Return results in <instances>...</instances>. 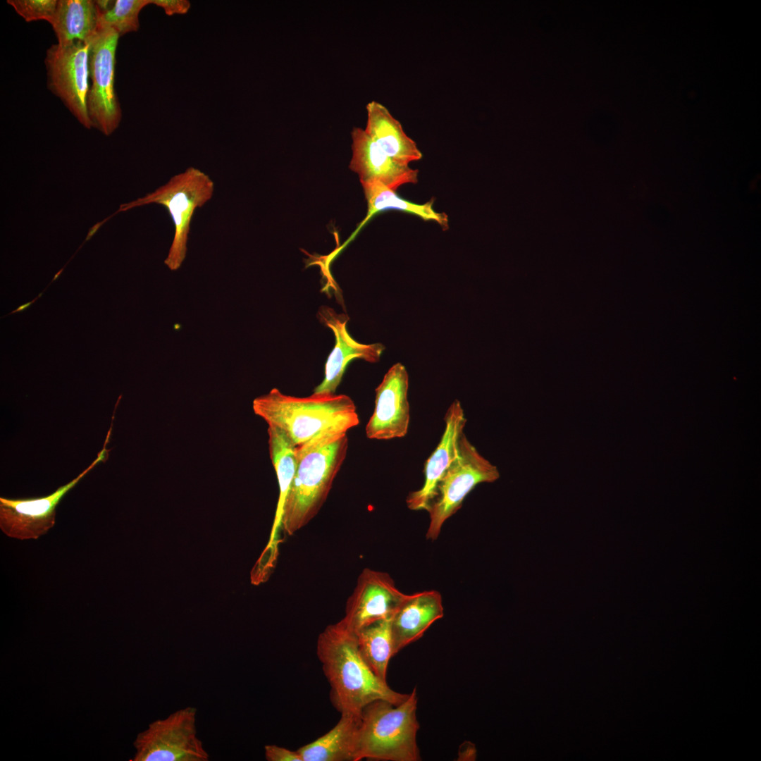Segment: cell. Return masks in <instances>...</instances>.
Listing matches in <instances>:
<instances>
[{
  "mask_svg": "<svg viewBox=\"0 0 761 761\" xmlns=\"http://www.w3.org/2000/svg\"><path fill=\"white\" fill-rule=\"evenodd\" d=\"M316 653L330 686L331 703L341 714L361 715L378 700L399 705L409 695L394 691L373 673L359 652L356 632L342 619L319 634Z\"/></svg>",
  "mask_w": 761,
  "mask_h": 761,
  "instance_id": "obj_1",
  "label": "cell"
},
{
  "mask_svg": "<svg viewBox=\"0 0 761 761\" xmlns=\"http://www.w3.org/2000/svg\"><path fill=\"white\" fill-rule=\"evenodd\" d=\"M252 409L268 426L283 431L297 447L326 433H347L359 423L354 402L343 394L299 397L275 388L256 397Z\"/></svg>",
  "mask_w": 761,
  "mask_h": 761,
  "instance_id": "obj_2",
  "label": "cell"
},
{
  "mask_svg": "<svg viewBox=\"0 0 761 761\" xmlns=\"http://www.w3.org/2000/svg\"><path fill=\"white\" fill-rule=\"evenodd\" d=\"M345 432L326 433L297 447V468L281 513L280 526L288 535L306 526L326 500L346 458Z\"/></svg>",
  "mask_w": 761,
  "mask_h": 761,
  "instance_id": "obj_3",
  "label": "cell"
},
{
  "mask_svg": "<svg viewBox=\"0 0 761 761\" xmlns=\"http://www.w3.org/2000/svg\"><path fill=\"white\" fill-rule=\"evenodd\" d=\"M416 688L399 705L378 700L367 705L361 714L356 761H419L416 741L419 724L416 717Z\"/></svg>",
  "mask_w": 761,
  "mask_h": 761,
  "instance_id": "obj_4",
  "label": "cell"
},
{
  "mask_svg": "<svg viewBox=\"0 0 761 761\" xmlns=\"http://www.w3.org/2000/svg\"><path fill=\"white\" fill-rule=\"evenodd\" d=\"M214 192V182L209 175L188 167L154 192L121 204L117 213L151 204L165 207L172 219L174 235L164 263L171 271H176L186 256L193 215L212 198Z\"/></svg>",
  "mask_w": 761,
  "mask_h": 761,
  "instance_id": "obj_5",
  "label": "cell"
},
{
  "mask_svg": "<svg viewBox=\"0 0 761 761\" xmlns=\"http://www.w3.org/2000/svg\"><path fill=\"white\" fill-rule=\"evenodd\" d=\"M499 477L497 466L484 458L463 433L458 455L440 481L436 496L427 510L430 523L426 538L437 539L443 524L478 484L492 483Z\"/></svg>",
  "mask_w": 761,
  "mask_h": 761,
  "instance_id": "obj_6",
  "label": "cell"
},
{
  "mask_svg": "<svg viewBox=\"0 0 761 761\" xmlns=\"http://www.w3.org/2000/svg\"><path fill=\"white\" fill-rule=\"evenodd\" d=\"M194 707L180 709L157 719L138 734L131 761H208L209 755L197 737Z\"/></svg>",
  "mask_w": 761,
  "mask_h": 761,
  "instance_id": "obj_7",
  "label": "cell"
},
{
  "mask_svg": "<svg viewBox=\"0 0 761 761\" xmlns=\"http://www.w3.org/2000/svg\"><path fill=\"white\" fill-rule=\"evenodd\" d=\"M120 35L113 29L99 26L89 42V73L91 85L87 107L92 127L105 135H111L122 118L114 89L116 51Z\"/></svg>",
  "mask_w": 761,
  "mask_h": 761,
  "instance_id": "obj_8",
  "label": "cell"
},
{
  "mask_svg": "<svg viewBox=\"0 0 761 761\" xmlns=\"http://www.w3.org/2000/svg\"><path fill=\"white\" fill-rule=\"evenodd\" d=\"M109 430L102 449L91 464L76 478L58 488L51 494L39 497L11 499L0 497V528L7 536L19 539H37L47 533L55 524L56 509L63 497L100 462H105L109 454L106 445L111 428Z\"/></svg>",
  "mask_w": 761,
  "mask_h": 761,
  "instance_id": "obj_9",
  "label": "cell"
},
{
  "mask_svg": "<svg viewBox=\"0 0 761 761\" xmlns=\"http://www.w3.org/2000/svg\"><path fill=\"white\" fill-rule=\"evenodd\" d=\"M89 44L51 45L44 60L47 87L86 128H91L87 98L89 91Z\"/></svg>",
  "mask_w": 761,
  "mask_h": 761,
  "instance_id": "obj_10",
  "label": "cell"
},
{
  "mask_svg": "<svg viewBox=\"0 0 761 761\" xmlns=\"http://www.w3.org/2000/svg\"><path fill=\"white\" fill-rule=\"evenodd\" d=\"M407 596L388 573L366 568L347 601L342 619L357 632L377 620L392 617Z\"/></svg>",
  "mask_w": 761,
  "mask_h": 761,
  "instance_id": "obj_11",
  "label": "cell"
},
{
  "mask_svg": "<svg viewBox=\"0 0 761 761\" xmlns=\"http://www.w3.org/2000/svg\"><path fill=\"white\" fill-rule=\"evenodd\" d=\"M409 376L401 363L392 366L376 388L375 408L366 428L371 440L405 436L409 424Z\"/></svg>",
  "mask_w": 761,
  "mask_h": 761,
  "instance_id": "obj_12",
  "label": "cell"
},
{
  "mask_svg": "<svg viewBox=\"0 0 761 761\" xmlns=\"http://www.w3.org/2000/svg\"><path fill=\"white\" fill-rule=\"evenodd\" d=\"M317 316L333 332L335 344L325 365L324 378L314 388L313 393L334 394L352 360L359 359L376 363L379 361L385 347L380 343L364 344L356 341L347 330L349 318L345 314H338L332 308L323 306Z\"/></svg>",
  "mask_w": 761,
  "mask_h": 761,
  "instance_id": "obj_13",
  "label": "cell"
},
{
  "mask_svg": "<svg viewBox=\"0 0 761 761\" xmlns=\"http://www.w3.org/2000/svg\"><path fill=\"white\" fill-rule=\"evenodd\" d=\"M466 419L459 401L454 400L445 416V427L441 439L424 464L425 481L418 490L410 492L406 503L412 510H428L436 496L443 476L457 458L459 441Z\"/></svg>",
  "mask_w": 761,
  "mask_h": 761,
  "instance_id": "obj_14",
  "label": "cell"
},
{
  "mask_svg": "<svg viewBox=\"0 0 761 761\" xmlns=\"http://www.w3.org/2000/svg\"><path fill=\"white\" fill-rule=\"evenodd\" d=\"M351 135L352 156L349 167L358 174L361 183L378 182L396 191L403 185L418 182V170L389 156L364 129L354 128Z\"/></svg>",
  "mask_w": 761,
  "mask_h": 761,
  "instance_id": "obj_15",
  "label": "cell"
},
{
  "mask_svg": "<svg viewBox=\"0 0 761 761\" xmlns=\"http://www.w3.org/2000/svg\"><path fill=\"white\" fill-rule=\"evenodd\" d=\"M443 614L439 592L431 590L407 595L391 617L392 655L421 638Z\"/></svg>",
  "mask_w": 761,
  "mask_h": 761,
  "instance_id": "obj_16",
  "label": "cell"
},
{
  "mask_svg": "<svg viewBox=\"0 0 761 761\" xmlns=\"http://www.w3.org/2000/svg\"><path fill=\"white\" fill-rule=\"evenodd\" d=\"M366 134L396 161L409 165L423 154L416 143L404 131L400 122L382 104L371 101L366 105Z\"/></svg>",
  "mask_w": 761,
  "mask_h": 761,
  "instance_id": "obj_17",
  "label": "cell"
},
{
  "mask_svg": "<svg viewBox=\"0 0 761 761\" xmlns=\"http://www.w3.org/2000/svg\"><path fill=\"white\" fill-rule=\"evenodd\" d=\"M361 715L342 714L326 734L297 750L303 761H356Z\"/></svg>",
  "mask_w": 761,
  "mask_h": 761,
  "instance_id": "obj_18",
  "label": "cell"
},
{
  "mask_svg": "<svg viewBox=\"0 0 761 761\" xmlns=\"http://www.w3.org/2000/svg\"><path fill=\"white\" fill-rule=\"evenodd\" d=\"M99 13L92 0H59L50 23L58 44H89L98 27Z\"/></svg>",
  "mask_w": 761,
  "mask_h": 761,
  "instance_id": "obj_19",
  "label": "cell"
},
{
  "mask_svg": "<svg viewBox=\"0 0 761 761\" xmlns=\"http://www.w3.org/2000/svg\"><path fill=\"white\" fill-rule=\"evenodd\" d=\"M361 185L368 206L367 214L351 237H353L375 214L388 209H395L413 214L426 221H435L443 230L449 228L447 215L434 209L433 199L423 204H416L399 197L395 191L378 182H363Z\"/></svg>",
  "mask_w": 761,
  "mask_h": 761,
  "instance_id": "obj_20",
  "label": "cell"
},
{
  "mask_svg": "<svg viewBox=\"0 0 761 761\" xmlns=\"http://www.w3.org/2000/svg\"><path fill=\"white\" fill-rule=\"evenodd\" d=\"M268 435L270 457L279 485V498L269 543L271 546L276 530L280 526L283 506L295 474L297 447L283 431L276 427L268 426Z\"/></svg>",
  "mask_w": 761,
  "mask_h": 761,
  "instance_id": "obj_21",
  "label": "cell"
},
{
  "mask_svg": "<svg viewBox=\"0 0 761 761\" xmlns=\"http://www.w3.org/2000/svg\"><path fill=\"white\" fill-rule=\"evenodd\" d=\"M391 617L377 620L356 632L359 652L368 666L386 681L387 669L392 655Z\"/></svg>",
  "mask_w": 761,
  "mask_h": 761,
  "instance_id": "obj_22",
  "label": "cell"
},
{
  "mask_svg": "<svg viewBox=\"0 0 761 761\" xmlns=\"http://www.w3.org/2000/svg\"><path fill=\"white\" fill-rule=\"evenodd\" d=\"M150 0H116L110 7L99 13L98 25L113 29L120 36L137 31L140 27L139 14Z\"/></svg>",
  "mask_w": 761,
  "mask_h": 761,
  "instance_id": "obj_23",
  "label": "cell"
},
{
  "mask_svg": "<svg viewBox=\"0 0 761 761\" xmlns=\"http://www.w3.org/2000/svg\"><path fill=\"white\" fill-rule=\"evenodd\" d=\"M18 15L26 22L47 20L51 22L57 6L56 0H8Z\"/></svg>",
  "mask_w": 761,
  "mask_h": 761,
  "instance_id": "obj_24",
  "label": "cell"
},
{
  "mask_svg": "<svg viewBox=\"0 0 761 761\" xmlns=\"http://www.w3.org/2000/svg\"><path fill=\"white\" fill-rule=\"evenodd\" d=\"M264 755L268 761H303L299 753L276 745H266Z\"/></svg>",
  "mask_w": 761,
  "mask_h": 761,
  "instance_id": "obj_25",
  "label": "cell"
},
{
  "mask_svg": "<svg viewBox=\"0 0 761 761\" xmlns=\"http://www.w3.org/2000/svg\"><path fill=\"white\" fill-rule=\"evenodd\" d=\"M150 4L161 7L168 16L185 14L190 7V2L186 0H150Z\"/></svg>",
  "mask_w": 761,
  "mask_h": 761,
  "instance_id": "obj_26",
  "label": "cell"
},
{
  "mask_svg": "<svg viewBox=\"0 0 761 761\" xmlns=\"http://www.w3.org/2000/svg\"><path fill=\"white\" fill-rule=\"evenodd\" d=\"M476 755V750L474 744L470 741H465L459 747L457 760H474Z\"/></svg>",
  "mask_w": 761,
  "mask_h": 761,
  "instance_id": "obj_27",
  "label": "cell"
}]
</instances>
